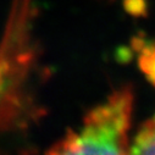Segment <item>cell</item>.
Listing matches in <instances>:
<instances>
[{
	"mask_svg": "<svg viewBox=\"0 0 155 155\" xmlns=\"http://www.w3.org/2000/svg\"><path fill=\"white\" fill-rule=\"evenodd\" d=\"M133 93L122 87L92 109L77 130H70L45 155H128Z\"/></svg>",
	"mask_w": 155,
	"mask_h": 155,
	"instance_id": "1",
	"label": "cell"
},
{
	"mask_svg": "<svg viewBox=\"0 0 155 155\" xmlns=\"http://www.w3.org/2000/svg\"><path fill=\"white\" fill-rule=\"evenodd\" d=\"M128 155H155V115L140 126L131 140Z\"/></svg>",
	"mask_w": 155,
	"mask_h": 155,
	"instance_id": "2",
	"label": "cell"
},
{
	"mask_svg": "<svg viewBox=\"0 0 155 155\" xmlns=\"http://www.w3.org/2000/svg\"><path fill=\"white\" fill-rule=\"evenodd\" d=\"M140 64L145 71V73L149 76V78L155 83V47L148 51V49L143 53Z\"/></svg>",
	"mask_w": 155,
	"mask_h": 155,
	"instance_id": "3",
	"label": "cell"
}]
</instances>
